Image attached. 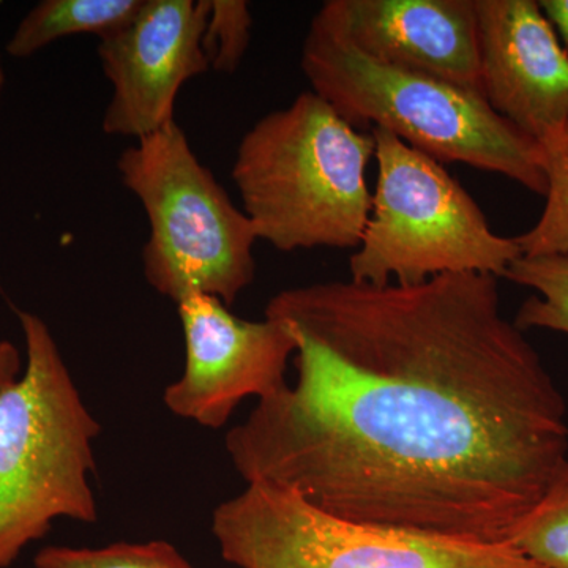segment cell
<instances>
[{
	"label": "cell",
	"mask_w": 568,
	"mask_h": 568,
	"mask_svg": "<svg viewBox=\"0 0 568 568\" xmlns=\"http://www.w3.org/2000/svg\"><path fill=\"white\" fill-rule=\"evenodd\" d=\"M26 364L0 395V568L13 566L58 518L95 523L89 476L102 432L82 402L50 327L18 312Z\"/></svg>",
	"instance_id": "4"
},
{
	"label": "cell",
	"mask_w": 568,
	"mask_h": 568,
	"mask_svg": "<svg viewBox=\"0 0 568 568\" xmlns=\"http://www.w3.org/2000/svg\"><path fill=\"white\" fill-rule=\"evenodd\" d=\"M6 69H3L2 58H0V102H2L3 89H6Z\"/></svg>",
	"instance_id": "20"
},
{
	"label": "cell",
	"mask_w": 568,
	"mask_h": 568,
	"mask_svg": "<svg viewBox=\"0 0 568 568\" xmlns=\"http://www.w3.org/2000/svg\"><path fill=\"white\" fill-rule=\"evenodd\" d=\"M209 11L211 0H142L129 24L100 40L97 52L111 85L104 133L141 140L175 122L183 85L211 70Z\"/></svg>",
	"instance_id": "9"
},
{
	"label": "cell",
	"mask_w": 568,
	"mask_h": 568,
	"mask_svg": "<svg viewBox=\"0 0 568 568\" xmlns=\"http://www.w3.org/2000/svg\"><path fill=\"white\" fill-rule=\"evenodd\" d=\"M20 349L11 342H0V395L13 386L24 372Z\"/></svg>",
	"instance_id": "18"
},
{
	"label": "cell",
	"mask_w": 568,
	"mask_h": 568,
	"mask_svg": "<svg viewBox=\"0 0 568 568\" xmlns=\"http://www.w3.org/2000/svg\"><path fill=\"white\" fill-rule=\"evenodd\" d=\"M302 71L355 129H383L439 163L500 174L544 196L547 175L537 141L500 118L480 93L366 58L313 18Z\"/></svg>",
	"instance_id": "3"
},
{
	"label": "cell",
	"mask_w": 568,
	"mask_h": 568,
	"mask_svg": "<svg viewBox=\"0 0 568 568\" xmlns=\"http://www.w3.org/2000/svg\"><path fill=\"white\" fill-rule=\"evenodd\" d=\"M481 95L538 144L568 121V52L538 0H476Z\"/></svg>",
	"instance_id": "10"
},
{
	"label": "cell",
	"mask_w": 568,
	"mask_h": 568,
	"mask_svg": "<svg viewBox=\"0 0 568 568\" xmlns=\"http://www.w3.org/2000/svg\"><path fill=\"white\" fill-rule=\"evenodd\" d=\"M497 280L280 291L264 316L297 379L227 433L239 476L362 525L507 541L566 466L568 420Z\"/></svg>",
	"instance_id": "1"
},
{
	"label": "cell",
	"mask_w": 568,
	"mask_h": 568,
	"mask_svg": "<svg viewBox=\"0 0 568 568\" xmlns=\"http://www.w3.org/2000/svg\"><path fill=\"white\" fill-rule=\"evenodd\" d=\"M540 148L547 175L545 207L537 223L515 237L523 256L568 254V121Z\"/></svg>",
	"instance_id": "14"
},
{
	"label": "cell",
	"mask_w": 568,
	"mask_h": 568,
	"mask_svg": "<svg viewBox=\"0 0 568 568\" xmlns=\"http://www.w3.org/2000/svg\"><path fill=\"white\" fill-rule=\"evenodd\" d=\"M142 0H43L18 24L7 54L28 59L54 41L74 36H111L133 20Z\"/></svg>",
	"instance_id": "12"
},
{
	"label": "cell",
	"mask_w": 568,
	"mask_h": 568,
	"mask_svg": "<svg viewBox=\"0 0 568 568\" xmlns=\"http://www.w3.org/2000/svg\"><path fill=\"white\" fill-rule=\"evenodd\" d=\"M313 18L373 61L481 95L476 0H328Z\"/></svg>",
	"instance_id": "11"
},
{
	"label": "cell",
	"mask_w": 568,
	"mask_h": 568,
	"mask_svg": "<svg viewBox=\"0 0 568 568\" xmlns=\"http://www.w3.org/2000/svg\"><path fill=\"white\" fill-rule=\"evenodd\" d=\"M369 132L377 181L368 223L349 257L351 280L384 286L467 272L504 278L523 256L515 237L491 230L480 205L443 163L386 130Z\"/></svg>",
	"instance_id": "6"
},
{
	"label": "cell",
	"mask_w": 568,
	"mask_h": 568,
	"mask_svg": "<svg viewBox=\"0 0 568 568\" xmlns=\"http://www.w3.org/2000/svg\"><path fill=\"white\" fill-rule=\"evenodd\" d=\"M175 305L185 368L163 394L174 416L220 429L244 399H263L286 386L287 364L297 349L286 325L265 316L242 320L211 295H190Z\"/></svg>",
	"instance_id": "8"
},
{
	"label": "cell",
	"mask_w": 568,
	"mask_h": 568,
	"mask_svg": "<svg viewBox=\"0 0 568 568\" xmlns=\"http://www.w3.org/2000/svg\"><path fill=\"white\" fill-rule=\"evenodd\" d=\"M212 532L237 568H544L510 541L362 525L268 481L220 504Z\"/></svg>",
	"instance_id": "7"
},
{
	"label": "cell",
	"mask_w": 568,
	"mask_h": 568,
	"mask_svg": "<svg viewBox=\"0 0 568 568\" xmlns=\"http://www.w3.org/2000/svg\"><path fill=\"white\" fill-rule=\"evenodd\" d=\"M252 11L244 0H211L204 51L213 71L230 74L239 70L252 40Z\"/></svg>",
	"instance_id": "17"
},
{
	"label": "cell",
	"mask_w": 568,
	"mask_h": 568,
	"mask_svg": "<svg viewBox=\"0 0 568 568\" xmlns=\"http://www.w3.org/2000/svg\"><path fill=\"white\" fill-rule=\"evenodd\" d=\"M504 278L536 293L515 315L519 331L544 328L568 335V254L519 256Z\"/></svg>",
	"instance_id": "13"
},
{
	"label": "cell",
	"mask_w": 568,
	"mask_h": 568,
	"mask_svg": "<svg viewBox=\"0 0 568 568\" xmlns=\"http://www.w3.org/2000/svg\"><path fill=\"white\" fill-rule=\"evenodd\" d=\"M373 133L315 92L268 112L239 142L233 181L257 235L278 252L355 250L372 212Z\"/></svg>",
	"instance_id": "2"
},
{
	"label": "cell",
	"mask_w": 568,
	"mask_h": 568,
	"mask_svg": "<svg viewBox=\"0 0 568 568\" xmlns=\"http://www.w3.org/2000/svg\"><path fill=\"white\" fill-rule=\"evenodd\" d=\"M36 568H194L164 540L108 545L103 548L47 547L33 559Z\"/></svg>",
	"instance_id": "16"
},
{
	"label": "cell",
	"mask_w": 568,
	"mask_h": 568,
	"mask_svg": "<svg viewBox=\"0 0 568 568\" xmlns=\"http://www.w3.org/2000/svg\"><path fill=\"white\" fill-rule=\"evenodd\" d=\"M507 541L540 567L568 568V462Z\"/></svg>",
	"instance_id": "15"
},
{
	"label": "cell",
	"mask_w": 568,
	"mask_h": 568,
	"mask_svg": "<svg viewBox=\"0 0 568 568\" xmlns=\"http://www.w3.org/2000/svg\"><path fill=\"white\" fill-rule=\"evenodd\" d=\"M118 170L148 216L142 264L153 290L175 304L201 294L233 305L254 282L257 235L179 123L136 140Z\"/></svg>",
	"instance_id": "5"
},
{
	"label": "cell",
	"mask_w": 568,
	"mask_h": 568,
	"mask_svg": "<svg viewBox=\"0 0 568 568\" xmlns=\"http://www.w3.org/2000/svg\"><path fill=\"white\" fill-rule=\"evenodd\" d=\"M538 3L568 52V0H538Z\"/></svg>",
	"instance_id": "19"
}]
</instances>
